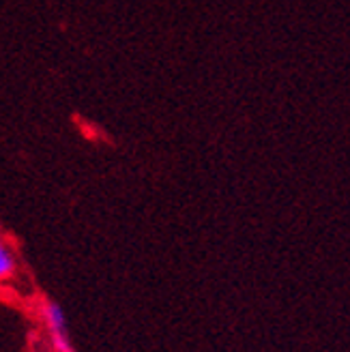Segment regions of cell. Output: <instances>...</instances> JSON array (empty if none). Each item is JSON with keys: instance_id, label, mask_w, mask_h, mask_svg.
<instances>
[{"instance_id": "cell-1", "label": "cell", "mask_w": 350, "mask_h": 352, "mask_svg": "<svg viewBox=\"0 0 350 352\" xmlns=\"http://www.w3.org/2000/svg\"><path fill=\"white\" fill-rule=\"evenodd\" d=\"M15 271V258L7 248H0V281L11 277Z\"/></svg>"}, {"instance_id": "cell-2", "label": "cell", "mask_w": 350, "mask_h": 352, "mask_svg": "<svg viewBox=\"0 0 350 352\" xmlns=\"http://www.w3.org/2000/svg\"><path fill=\"white\" fill-rule=\"evenodd\" d=\"M50 336H52V346H54L56 352H76L74 344L69 342L67 331H52Z\"/></svg>"}, {"instance_id": "cell-3", "label": "cell", "mask_w": 350, "mask_h": 352, "mask_svg": "<svg viewBox=\"0 0 350 352\" xmlns=\"http://www.w3.org/2000/svg\"><path fill=\"white\" fill-rule=\"evenodd\" d=\"M0 248H5V245H3V239H0Z\"/></svg>"}]
</instances>
